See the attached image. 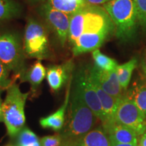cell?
<instances>
[{
	"instance_id": "obj_31",
	"label": "cell",
	"mask_w": 146,
	"mask_h": 146,
	"mask_svg": "<svg viewBox=\"0 0 146 146\" xmlns=\"http://www.w3.org/2000/svg\"><path fill=\"white\" fill-rule=\"evenodd\" d=\"M138 146H140V145H138Z\"/></svg>"
},
{
	"instance_id": "obj_28",
	"label": "cell",
	"mask_w": 146,
	"mask_h": 146,
	"mask_svg": "<svg viewBox=\"0 0 146 146\" xmlns=\"http://www.w3.org/2000/svg\"><path fill=\"white\" fill-rule=\"evenodd\" d=\"M111 146H138V144H123L110 141Z\"/></svg>"
},
{
	"instance_id": "obj_26",
	"label": "cell",
	"mask_w": 146,
	"mask_h": 146,
	"mask_svg": "<svg viewBox=\"0 0 146 146\" xmlns=\"http://www.w3.org/2000/svg\"><path fill=\"white\" fill-rule=\"evenodd\" d=\"M141 68L144 76L146 78V50L144 52L141 61Z\"/></svg>"
},
{
	"instance_id": "obj_25",
	"label": "cell",
	"mask_w": 146,
	"mask_h": 146,
	"mask_svg": "<svg viewBox=\"0 0 146 146\" xmlns=\"http://www.w3.org/2000/svg\"><path fill=\"white\" fill-rule=\"evenodd\" d=\"M87 5H104L110 0H84Z\"/></svg>"
},
{
	"instance_id": "obj_22",
	"label": "cell",
	"mask_w": 146,
	"mask_h": 146,
	"mask_svg": "<svg viewBox=\"0 0 146 146\" xmlns=\"http://www.w3.org/2000/svg\"><path fill=\"white\" fill-rule=\"evenodd\" d=\"M138 23L146 30V0H135Z\"/></svg>"
},
{
	"instance_id": "obj_23",
	"label": "cell",
	"mask_w": 146,
	"mask_h": 146,
	"mask_svg": "<svg viewBox=\"0 0 146 146\" xmlns=\"http://www.w3.org/2000/svg\"><path fill=\"white\" fill-rule=\"evenodd\" d=\"M10 71L0 60V91L8 89L14 82L9 78Z\"/></svg>"
},
{
	"instance_id": "obj_19",
	"label": "cell",
	"mask_w": 146,
	"mask_h": 146,
	"mask_svg": "<svg viewBox=\"0 0 146 146\" xmlns=\"http://www.w3.org/2000/svg\"><path fill=\"white\" fill-rule=\"evenodd\" d=\"M125 95L134 102L146 118V85L133 87Z\"/></svg>"
},
{
	"instance_id": "obj_14",
	"label": "cell",
	"mask_w": 146,
	"mask_h": 146,
	"mask_svg": "<svg viewBox=\"0 0 146 146\" xmlns=\"http://www.w3.org/2000/svg\"><path fill=\"white\" fill-rule=\"evenodd\" d=\"M71 81L72 80L70 79L68 87L66 91V98L64 104L54 113L47 116V117L41 118L40 125L42 127L45 128V129H52V130L55 131H60L62 129L66 119V108L68 106L69 99H70Z\"/></svg>"
},
{
	"instance_id": "obj_30",
	"label": "cell",
	"mask_w": 146,
	"mask_h": 146,
	"mask_svg": "<svg viewBox=\"0 0 146 146\" xmlns=\"http://www.w3.org/2000/svg\"><path fill=\"white\" fill-rule=\"evenodd\" d=\"M31 3H39V2H44L45 0H29Z\"/></svg>"
},
{
	"instance_id": "obj_10",
	"label": "cell",
	"mask_w": 146,
	"mask_h": 146,
	"mask_svg": "<svg viewBox=\"0 0 146 146\" xmlns=\"http://www.w3.org/2000/svg\"><path fill=\"white\" fill-rule=\"evenodd\" d=\"M89 75L95 80L105 92L117 100H121L125 96L123 89L118 81L116 69L106 71L94 66H88Z\"/></svg>"
},
{
	"instance_id": "obj_15",
	"label": "cell",
	"mask_w": 146,
	"mask_h": 146,
	"mask_svg": "<svg viewBox=\"0 0 146 146\" xmlns=\"http://www.w3.org/2000/svg\"><path fill=\"white\" fill-rule=\"evenodd\" d=\"M46 69L41 61L38 60L28 70L24 72L21 78L23 81L30 83L32 92L35 93L46 76Z\"/></svg>"
},
{
	"instance_id": "obj_2",
	"label": "cell",
	"mask_w": 146,
	"mask_h": 146,
	"mask_svg": "<svg viewBox=\"0 0 146 146\" xmlns=\"http://www.w3.org/2000/svg\"><path fill=\"white\" fill-rule=\"evenodd\" d=\"M60 133L62 141H70L81 137L94 129L97 116L74 89L70 90L68 115Z\"/></svg>"
},
{
	"instance_id": "obj_29",
	"label": "cell",
	"mask_w": 146,
	"mask_h": 146,
	"mask_svg": "<svg viewBox=\"0 0 146 146\" xmlns=\"http://www.w3.org/2000/svg\"><path fill=\"white\" fill-rule=\"evenodd\" d=\"M2 103V100L1 98V91H0V122H2V110H1Z\"/></svg>"
},
{
	"instance_id": "obj_6",
	"label": "cell",
	"mask_w": 146,
	"mask_h": 146,
	"mask_svg": "<svg viewBox=\"0 0 146 146\" xmlns=\"http://www.w3.org/2000/svg\"><path fill=\"white\" fill-rule=\"evenodd\" d=\"M23 47L25 52L29 57L39 60L49 57L50 45L46 29L33 18L29 19L27 22Z\"/></svg>"
},
{
	"instance_id": "obj_27",
	"label": "cell",
	"mask_w": 146,
	"mask_h": 146,
	"mask_svg": "<svg viewBox=\"0 0 146 146\" xmlns=\"http://www.w3.org/2000/svg\"><path fill=\"white\" fill-rule=\"evenodd\" d=\"M139 145L146 146V130L141 135V138H140L139 141Z\"/></svg>"
},
{
	"instance_id": "obj_4",
	"label": "cell",
	"mask_w": 146,
	"mask_h": 146,
	"mask_svg": "<svg viewBox=\"0 0 146 146\" xmlns=\"http://www.w3.org/2000/svg\"><path fill=\"white\" fill-rule=\"evenodd\" d=\"M29 93H22L18 85L12 84L7 89L2 103V122L10 137H15L24 129L25 124V106Z\"/></svg>"
},
{
	"instance_id": "obj_9",
	"label": "cell",
	"mask_w": 146,
	"mask_h": 146,
	"mask_svg": "<svg viewBox=\"0 0 146 146\" xmlns=\"http://www.w3.org/2000/svg\"><path fill=\"white\" fill-rule=\"evenodd\" d=\"M39 12L64 46L68 40L71 16L53 8L47 2L40 7Z\"/></svg>"
},
{
	"instance_id": "obj_13",
	"label": "cell",
	"mask_w": 146,
	"mask_h": 146,
	"mask_svg": "<svg viewBox=\"0 0 146 146\" xmlns=\"http://www.w3.org/2000/svg\"><path fill=\"white\" fill-rule=\"evenodd\" d=\"M103 128L110 141L123 144H138L139 135L127 126L114 122Z\"/></svg>"
},
{
	"instance_id": "obj_12",
	"label": "cell",
	"mask_w": 146,
	"mask_h": 146,
	"mask_svg": "<svg viewBox=\"0 0 146 146\" xmlns=\"http://www.w3.org/2000/svg\"><path fill=\"white\" fill-rule=\"evenodd\" d=\"M60 146H111V143L104 129L100 126L75 140L62 141Z\"/></svg>"
},
{
	"instance_id": "obj_1",
	"label": "cell",
	"mask_w": 146,
	"mask_h": 146,
	"mask_svg": "<svg viewBox=\"0 0 146 146\" xmlns=\"http://www.w3.org/2000/svg\"><path fill=\"white\" fill-rule=\"evenodd\" d=\"M114 32V25L104 8L86 5L71 16L68 41L76 56L98 49Z\"/></svg>"
},
{
	"instance_id": "obj_20",
	"label": "cell",
	"mask_w": 146,
	"mask_h": 146,
	"mask_svg": "<svg viewBox=\"0 0 146 146\" xmlns=\"http://www.w3.org/2000/svg\"><path fill=\"white\" fill-rule=\"evenodd\" d=\"M92 56L94 58L95 65L98 68L106 71L114 70L117 67L118 64L116 60L104 54L100 51L97 50L93 51Z\"/></svg>"
},
{
	"instance_id": "obj_24",
	"label": "cell",
	"mask_w": 146,
	"mask_h": 146,
	"mask_svg": "<svg viewBox=\"0 0 146 146\" xmlns=\"http://www.w3.org/2000/svg\"><path fill=\"white\" fill-rule=\"evenodd\" d=\"M62 141V139L59 133L54 135L43 137L41 140V146H60Z\"/></svg>"
},
{
	"instance_id": "obj_8",
	"label": "cell",
	"mask_w": 146,
	"mask_h": 146,
	"mask_svg": "<svg viewBox=\"0 0 146 146\" xmlns=\"http://www.w3.org/2000/svg\"><path fill=\"white\" fill-rule=\"evenodd\" d=\"M145 118L134 102L125 95L118 104L115 114V122L131 128L139 135H141L146 130Z\"/></svg>"
},
{
	"instance_id": "obj_5",
	"label": "cell",
	"mask_w": 146,
	"mask_h": 146,
	"mask_svg": "<svg viewBox=\"0 0 146 146\" xmlns=\"http://www.w3.org/2000/svg\"><path fill=\"white\" fill-rule=\"evenodd\" d=\"M25 52L19 35L6 32L0 34V60L6 68L21 76L25 72Z\"/></svg>"
},
{
	"instance_id": "obj_3",
	"label": "cell",
	"mask_w": 146,
	"mask_h": 146,
	"mask_svg": "<svg viewBox=\"0 0 146 146\" xmlns=\"http://www.w3.org/2000/svg\"><path fill=\"white\" fill-rule=\"evenodd\" d=\"M103 8L114 23L116 37L122 41L133 38L138 23L135 0H110Z\"/></svg>"
},
{
	"instance_id": "obj_7",
	"label": "cell",
	"mask_w": 146,
	"mask_h": 146,
	"mask_svg": "<svg viewBox=\"0 0 146 146\" xmlns=\"http://www.w3.org/2000/svg\"><path fill=\"white\" fill-rule=\"evenodd\" d=\"M73 81L72 89L79 95L104 125L106 123V116L99 97L89 78L87 66H82L76 69Z\"/></svg>"
},
{
	"instance_id": "obj_17",
	"label": "cell",
	"mask_w": 146,
	"mask_h": 146,
	"mask_svg": "<svg viewBox=\"0 0 146 146\" xmlns=\"http://www.w3.org/2000/svg\"><path fill=\"white\" fill-rule=\"evenodd\" d=\"M137 66V60L135 58H132L127 62L124 63L123 64H118L116 67V74L120 87H122L123 91L127 90L128 88L133 72Z\"/></svg>"
},
{
	"instance_id": "obj_18",
	"label": "cell",
	"mask_w": 146,
	"mask_h": 146,
	"mask_svg": "<svg viewBox=\"0 0 146 146\" xmlns=\"http://www.w3.org/2000/svg\"><path fill=\"white\" fill-rule=\"evenodd\" d=\"M21 12V5L14 0H0V22L18 17Z\"/></svg>"
},
{
	"instance_id": "obj_11",
	"label": "cell",
	"mask_w": 146,
	"mask_h": 146,
	"mask_svg": "<svg viewBox=\"0 0 146 146\" xmlns=\"http://www.w3.org/2000/svg\"><path fill=\"white\" fill-rule=\"evenodd\" d=\"M73 70L74 64L72 61L49 67L47 70L46 77L52 90L58 91L64 86L72 75Z\"/></svg>"
},
{
	"instance_id": "obj_16",
	"label": "cell",
	"mask_w": 146,
	"mask_h": 146,
	"mask_svg": "<svg viewBox=\"0 0 146 146\" xmlns=\"http://www.w3.org/2000/svg\"><path fill=\"white\" fill-rule=\"evenodd\" d=\"M51 7L64 13L72 16L87 4L84 0H48Z\"/></svg>"
},
{
	"instance_id": "obj_21",
	"label": "cell",
	"mask_w": 146,
	"mask_h": 146,
	"mask_svg": "<svg viewBox=\"0 0 146 146\" xmlns=\"http://www.w3.org/2000/svg\"><path fill=\"white\" fill-rule=\"evenodd\" d=\"M18 146H41V143L36 134L30 129L24 128L18 135Z\"/></svg>"
}]
</instances>
